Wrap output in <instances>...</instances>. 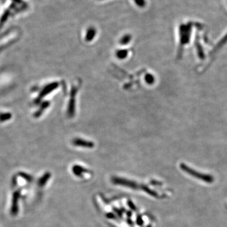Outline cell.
Listing matches in <instances>:
<instances>
[{"label": "cell", "mask_w": 227, "mask_h": 227, "mask_svg": "<svg viewBox=\"0 0 227 227\" xmlns=\"http://www.w3.org/2000/svg\"><path fill=\"white\" fill-rule=\"evenodd\" d=\"M181 168L185 172H186L190 175L198 179L201 181H203L206 183H213L214 181V177L212 175L199 173L194 170V169H191L189 167L185 165L184 163L181 164Z\"/></svg>", "instance_id": "obj_1"}, {"label": "cell", "mask_w": 227, "mask_h": 227, "mask_svg": "<svg viewBox=\"0 0 227 227\" xmlns=\"http://www.w3.org/2000/svg\"><path fill=\"white\" fill-rule=\"evenodd\" d=\"M95 30L93 27L90 28L87 33V40H91L92 38H93L95 36Z\"/></svg>", "instance_id": "obj_2"}, {"label": "cell", "mask_w": 227, "mask_h": 227, "mask_svg": "<svg viewBox=\"0 0 227 227\" xmlns=\"http://www.w3.org/2000/svg\"><path fill=\"white\" fill-rule=\"evenodd\" d=\"M133 1L140 8H143L146 6L145 0H133Z\"/></svg>", "instance_id": "obj_3"}]
</instances>
